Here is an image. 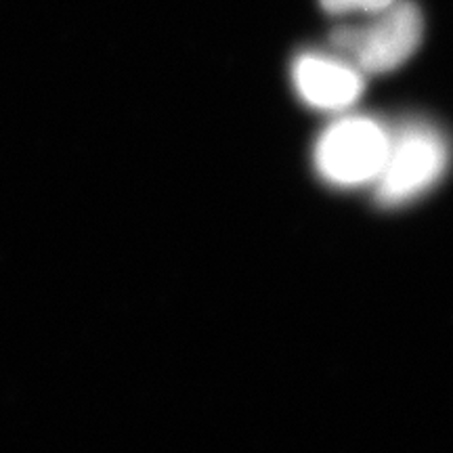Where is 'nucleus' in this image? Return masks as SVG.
Returning a JSON list of instances; mask_svg holds the SVG:
<instances>
[{
	"instance_id": "20e7f679",
	"label": "nucleus",
	"mask_w": 453,
	"mask_h": 453,
	"mask_svg": "<svg viewBox=\"0 0 453 453\" xmlns=\"http://www.w3.org/2000/svg\"><path fill=\"white\" fill-rule=\"evenodd\" d=\"M298 97L319 111H344L365 90L364 73L340 55L303 53L292 64Z\"/></svg>"
},
{
	"instance_id": "39448f33",
	"label": "nucleus",
	"mask_w": 453,
	"mask_h": 453,
	"mask_svg": "<svg viewBox=\"0 0 453 453\" xmlns=\"http://www.w3.org/2000/svg\"><path fill=\"white\" fill-rule=\"evenodd\" d=\"M321 7L332 15H347V13H380L388 9L395 0H319Z\"/></svg>"
},
{
	"instance_id": "f03ea898",
	"label": "nucleus",
	"mask_w": 453,
	"mask_h": 453,
	"mask_svg": "<svg viewBox=\"0 0 453 453\" xmlns=\"http://www.w3.org/2000/svg\"><path fill=\"white\" fill-rule=\"evenodd\" d=\"M424 19L410 0H395L388 9L373 13L364 26H342L332 32L334 53L353 64L361 73H387L405 64L422 42Z\"/></svg>"
},
{
	"instance_id": "f257e3e1",
	"label": "nucleus",
	"mask_w": 453,
	"mask_h": 453,
	"mask_svg": "<svg viewBox=\"0 0 453 453\" xmlns=\"http://www.w3.org/2000/svg\"><path fill=\"white\" fill-rule=\"evenodd\" d=\"M451 147L430 122L410 120L390 130L387 162L373 189L382 206H403L439 183L449 166Z\"/></svg>"
},
{
	"instance_id": "7ed1b4c3",
	"label": "nucleus",
	"mask_w": 453,
	"mask_h": 453,
	"mask_svg": "<svg viewBox=\"0 0 453 453\" xmlns=\"http://www.w3.org/2000/svg\"><path fill=\"white\" fill-rule=\"evenodd\" d=\"M390 130L367 116H344L317 139V174L334 187L373 185L387 162Z\"/></svg>"
}]
</instances>
